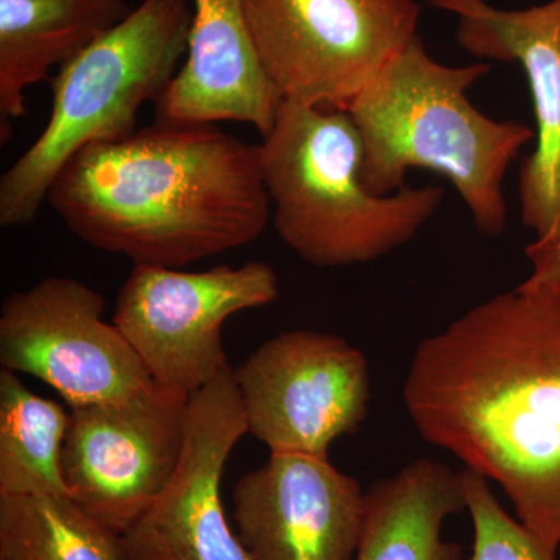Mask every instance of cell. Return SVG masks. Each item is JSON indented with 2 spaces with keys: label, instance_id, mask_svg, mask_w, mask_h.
<instances>
[{
  "label": "cell",
  "instance_id": "ffe728a7",
  "mask_svg": "<svg viewBox=\"0 0 560 560\" xmlns=\"http://www.w3.org/2000/svg\"><path fill=\"white\" fill-rule=\"evenodd\" d=\"M533 265L529 278L518 285L523 291L560 290V242L550 248H526Z\"/></svg>",
  "mask_w": 560,
  "mask_h": 560
},
{
  "label": "cell",
  "instance_id": "d6986e66",
  "mask_svg": "<svg viewBox=\"0 0 560 560\" xmlns=\"http://www.w3.org/2000/svg\"><path fill=\"white\" fill-rule=\"evenodd\" d=\"M459 474L475 529L469 560H556L558 551L501 508L482 475L470 469Z\"/></svg>",
  "mask_w": 560,
  "mask_h": 560
},
{
  "label": "cell",
  "instance_id": "7c38bea8",
  "mask_svg": "<svg viewBox=\"0 0 560 560\" xmlns=\"http://www.w3.org/2000/svg\"><path fill=\"white\" fill-rule=\"evenodd\" d=\"M456 18V40L481 60L517 62L536 117V149L518 173L523 224L533 248L560 242V0L508 10L488 0H438Z\"/></svg>",
  "mask_w": 560,
  "mask_h": 560
},
{
  "label": "cell",
  "instance_id": "5bb4252c",
  "mask_svg": "<svg viewBox=\"0 0 560 560\" xmlns=\"http://www.w3.org/2000/svg\"><path fill=\"white\" fill-rule=\"evenodd\" d=\"M282 103L257 57L243 0H194L186 61L156 103L158 120L241 121L267 136Z\"/></svg>",
  "mask_w": 560,
  "mask_h": 560
},
{
  "label": "cell",
  "instance_id": "7a4b0ae2",
  "mask_svg": "<svg viewBox=\"0 0 560 560\" xmlns=\"http://www.w3.org/2000/svg\"><path fill=\"white\" fill-rule=\"evenodd\" d=\"M47 201L92 248L176 270L249 245L271 219L260 145L217 124L158 120L86 147Z\"/></svg>",
  "mask_w": 560,
  "mask_h": 560
},
{
  "label": "cell",
  "instance_id": "5b68a950",
  "mask_svg": "<svg viewBox=\"0 0 560 560\" xmlns=\"http://www.w3.org/2000/svg\"><path fill=\"white\" fill-rule=\"evenodd\" d=\"M186 0H142L120 24L51 77V110L39 138L0 178V224L36 219L51 184L81 150L135 132L145 103L160 102L187 55Z\"/></svg>",
  "mask_w": 560,
  "mask_h": 560
},
{
  "label": "cell",
  "instance_id": "4fadbf2b",
  "mask_svg": "<svg viewBox=\"0 0 560 560\" xmlns=\"http://www.w3.org/2000/svg\"><path fill=\"white\" fill-rule=\"evenodd\" d=\"M364 495L329 458L270 452L235 485L237 537L253 560H353Z\"/></svg>",
  "mask_w": 560,
  "mask_h": 560
},
{
  "label": "cell",
  "instance_id": "3957f363",
  "mask_svg": "<svg viewBox=\"0 0 560 560\" xmlns=\"http://www.w3.org/2000/svg\"><path fill=\"white\" fill-rule=\"evenodd\" d=\"M489 70L442 65L416 36L346 109L363 143L364 186L390 195L411 168H427L451 180L481 234H503L504 176L536 132L471 105L467 91Z\"/></svg>",
  "mask_w": 560,
  "mask_h": 560
},
{
  "label": "cell",
  "instance_id": "6da1fadb",
  "mask_svg": "<svg viewBox=\"0 0 560 560\" xmlns=\"http://www.w3.org/2000/svg\"><path fill=\"white\" fill-rule=\"evenodd\" d=\"M422 440L497 482L560 547V290L497 294L419 342L404 389Z\"/></svg>",
  "mask_w": 560,
  "mask_h": 560
},
{
  "label": "cell",
  "instance_id": "9c48e42d",
  "mask_svg": "<svg viewBox=\"0 0 560 560\" xmlns=\"http://www.w3.org/2000/svg\"><path fill=\"white\" fill-rule=\"evenodd\" d=\"M105 300L86 283L46 278L0 308V364L39 378L69 408L130 399L154 382L127 338L102 319Z\"/></svg>",
  "mask_w": 560,
  "mask_h": 560
},
{
  "label": "cell",
  "instance_id": "9a60e30c",
  "mask_svg": "<svg viewBox=\"0 0 560 560\" xmlns=\"http://www.w3.org/2000/svg\"><path fill=\"white\" fill-rule=\"evenodd\" d=\"M125 0H0V116H25V91L130 14Z\"/></svg>",
  "mask_w": 560,
  "mask_h": 560
},
{
  "label": "cell",
  "instance_id": "8fae6325",
  "mask_svg": "<svg viewBox=\"0 0 560 560\" xmlns=\"http://www.w3.org/2000/svg\"><path fill=\"white\" fill-rule=\"evenodd\" d=\"M245 434L230 368L189 397L178 466L149 511L121 534L128 560H253L221 503L224 466Z\"/></svg>",
  "mask_w": 560,
  "mask_h": 560
},
{
  "label": "cell",
  "instance_id": "44dd1931",
  "mask_svg": "<svg viewBox=\"0 0 560 560\" xmlns=\"http://www.w3.org/2000/svg\"><path fill=\"white\" fill-rule=\"evenodd\" d=\"M438 0H430V3H436Z\"/></svg>",
  "mask_w": 560,
  "mask_h": 560
},
{
  "label": "cell",
  "instance_id": "2e32d148",
  "mask_svg": "<svg viewBox=\"0 0 560 560\" xmlns=\"http://www.w3.org/2000/svg\"><path fill=\"white\" fill-rule=\"evenodd\" d=\"M464 510L459 471L415 459L368 490L353 560H464L463 547L441 534L444 522Z\"/></svg>",
  "mask_w": 560,
  "mask_h": 560
},
{
  "label": "cell",
  "instance_id": "30bf717a",
  "mask_svg": "<svg viewBox=\"0 0 560 560\" xmlns=\"http://www.w3.org/2000/svg\"><path fill=\"white\" fill-rule=\"evenodd\" d=\"M187 401L154 383L130 399L70 408L61 458L70 500L114 533H127L178 466Z\"/></svg>",
  "mask_w": 560,
  "mask_h": 560
},
{
  "label": "cell",
  "instance_id": "52a82bcc",
  "mask_svg": "<svg viewBox=\"0 0 560 560\" xmlns=\"http://www.w3.org/2000/svg\"><path fill=\"white\" fill-rule=\"evenodd\" d=\"M278 296V276L265 261L198 272L135 265L113 323L154 382L191 397L231 368L221 334L226 319Z\"/></svg>",
  "mask_w": 560,
  "mask_h": 560
},
{
  "label": "cell",
  "instance_id": "277c9868",
  "mask_svg": "<svg viewBox=\"0 0 560 560\" xmlns=\"http://www.w3.org/2000/svg\"><path fill=\"white\" fill-rule=\"evenodd\" d=\"M260 160L275 230L313 267L385 257L411 242L444 198L438 186L372 194L361 178L363 143L348 110L283 102Z\"/></svg>",
  "mask_w": 560,
  "mask_h": 560
},
{
  "label": "cell",
  "instance_id": "8992f818",
  "mask_svg": "<svg viewBox=\"0 0 560 560\" xmlns=\"http://www.w3.org/2000/svg\"><path fill=\"white\" fill-rule=\"evenodd\" d=\"M261 68L283 102L346 110L419 35L415 0H243Z\"/></svg>",
  "mask_w": 560,
  "mask_h": 560
},
{
  "label": "cell",
  "instance_id": "ac0fdd59",
  "mask_svg": "<svg viewBox=\"0 0 560 560\" xmlns=\"http://www.w3.org/2000/svg\"><path fill=\"white\" fill-rule=\"evenodd\" d=\"M0 560H128L120 534L69 497H0Z\"/></svg>",
  "mask_w": 560,
  "mask_h": 560
},
{
  "label": "cell",
  "instance_id": "e0dca14e",
  "mask_svg": "<svg viewBox=\"0 0 560 560\" xmlns=\"http://www.w3.org/2000/svg\"><path fill=\"white\" fill-rule=\"evenodd\" d=\"M69 411L44 399L10 370L0 371V497H69L62 445ZM70 499V497H69Z\"/></svg>",
  "mask_w": 560,
  "mask_h": 560
},
{
  "label": "cell",
  "instance_id": "ba28073f",
  "mask_svg": "<svg viewBox=\"0 0 560 560\" xmlns=\"http://www.w3.org/2000/svg\"><path fill=\"white\" fill-rule=\"evenodd\" d=\"M248 434L275 453L329 458L335 441L368 418L366 357L345 338L280 331L234 371Z\"/></svg>",
  "mask_w": 560,
  "mask_h": 560
}]
</instances>
